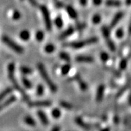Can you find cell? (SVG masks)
Returning a JSON list of instances; mask_svg holds the SVG:
<instances>
[{
	"label": "cell",
	"mask_w": 131,
	"mask_h": 131,
	"mask_svg": "<svg viewBox=\"0 0 131 131\" xmlns=\"http://www.w3.org/2000/svg\"><path fill=\"white\" fill-rule=\"evenodd\" d=\"M37 115H38L40 121H41L42 124L43 125H47L49 124V120L47 117L46 115L43 113L42 111H37Z\"/></svg>",
	"instance_id": "8fae6325"
},
{
	"label": "cell",
	"mask_w": 131,
	"mask_h": 131,
	"mask_svg": "<svg viewBox=\"0 0 131 131\" xmlns=\"http://www.w3.org/2000/svg\"><path fill=\"white\" fill-rule=\"evenodd\" d=\"M23 121L25 122L26 125H29L30 126H35L36 125V122L35 121V120L30 116H25L24 119H23Z\"/></svg>",
	"instance_id": "2e32d148"
},
{
	"label": "cell",
	"mask_w": 131,
	"mask_h": 131,
	"mask_svg": "<svg viewBox=\"0 0 131 131\" xmlns=\"http://www.w3.org/2000/svg\"><path fill=\"white\" fill-rule=\"evenodd\" d=\"M102 33H103V36L105 37L106 43H107V45L108 46L111 51H115V50H116V47H115V45L114 44V43H113V41L111 39V37H110V32L108 27H106L105 26L102 27Z\"/></svg>",
	"instance_id": "8992f818"
},
{
	"label": "cell",
	"mask_w": 131,
	"mask_h": 131,
	"mask_svg": "<svg viewBox=\"0 0 131 131\" xmlns=\"http://www.w3.org/2000/svg\"><path fill=\"white\" fill-rule=\"evenodd\" d=\"M12 91V87H7L6 89L3 90V91L0 93V101H2L3 99L5 98L7 95H8L9 93H11V92Z\"/></svg>",
	"instance_id": "ac0fdd59"
},
{
	"label": "cell",
	"mask_w": 131,
	"mask_h": 131,
	"mask_svg": "<svg viewBox=\"0 0 131 131\" xmlns=\"http://www.w3.org/2000/svg\"><path fill=\"white\" fill-rule=\"evenodd\" d=\"M20 70H21V73L24 75H28V74H31L32 73L31 69L26 66H22Z\"/></svg>",
	"instance_id": "7402d4cb"
},
{
	"label": "cell",
	"mask_w": 131,
	"mask_h": 131,
	"mask_svg": "<svg viewBox=\"0 0 131 131\" xmlns=\"http://www.w3.org/2000/svg\"><path fill=\"white\" fill-rule=\"evenodd\" d=\"M61 115V113L58 108H55L52 111V116L55 118H59Z\"/></svg>",
	"instance_id": "4316f807"
},
{
	"label": "cell",
	"mask_w": 131,
	"mask_h": 131,
	"mask_svg": "<svg viewBox=\"0 0 131 131\" xmlns=\"http://www.w3.org/2000/svg\"><path fill=\"white\" fill-rule=\"evenodd\" d=\"M126 65H127V61L126 59H123L120 63V69L121 70L125 69Z\"/></svg>",
	"instance_id": "d6a6232c"
},
{
	"label": "cell",
	"mask_w": 131,
	"mask_h": 131,
	"mask_svg": "<svg viewBox=\"0 0 131 131\" xmlns=\"http://www.w3.org/2000/svg\"><path fill=\"white\" fill-rule=\"evenodd\" d=\"M93 2L95 5H99L102 3V0H93Z\"/></svg>",
	"instance_id": "74e56055"
},
{
	"label": "cell",
	"mask_w": 131,
	"mask_h": 131,
	"mask_svg": "<svg viewBox=\"0 0 131 131\" xmlns=\"http://www.w3.org/2000/svg\"><path fill=\"white\" fill-rule=\"evenodd\" d=\"M123 15H124V13L123 12H118V13H116V15L115 16V17L113 18V19L112 20L111 23V27L113 28L115 25H116V24L118 23L120 20L123 18Z\"/></svg>",
	"instance_id": "9c48e42d"
},
{
	"label": "cell",
	"mask_w": 131,
	"mask_h": 131,
	"mask_svg": "<svg viewBox=\"0 0 131 131\" xmlns=\"http://www.w3.org/2000/svg\"><path fill=\"white\" fill-rule=\"evenodd\" d=\"M31 107H40V106H49L51 105V103L49 101H40L35 102H30L29 103Z\"/></svg>",
	"instance_id": "52a82bcc"
},
{
	"label": "cell",
	"mask_w": 131,
	"mask_h": 131,
	"mask_svg": "<svg viewBox=\"0 0 131 131\" xmlns=\"http://www.w3.org/2000/svg\"><path fill=\"white\" fill-rule=\"evenodd\" d=\"M44 38V33L41 31H38L36 33V39L38 41H41Z\"/></svg>",
	"instance_id": "f1b7e54d"
},
{
	"label": "cell",
	"mask_w": 131,
	"mask_h": 131,
	"mask_svg": "<svg viewBox=\"0 0 131 131\" xmlns=\"http://www.w3.org/2000/svg\"><path fill=\"white\" fill-rule=\"evenodd\" d=\"M55 23L56 26L58 27L59 29L61 28L62 27H63V19L61 17H57L55 19Z\"/></svg>",
	"instance_id": "484cf974"
},
{
	"label": "cell",
	"mask_w": 131,
	"mask_h": 131,
	"mask_svg": "<svg viewBox=\"0 0 131 131\" xmlns=\"http://www.w3.org/2000/svg\"><path fill=\"white\" fill-rule=\"evenodd\" d=\"M116 35L118 39L122 38V37L123 36V30L122 29H118L116 31Z\"/></svg>",
	"instance_id": "836d02e7"
},
{
	"label": "cell",
	"mask_w": 131,
	"mask_h": 131,
	"mask_svg": "<svg viewBox=\"0 0 131 131\" xmlns=\"http://www.w3.org/2000/svg\"><path fill=\"white\" fill-rule=\"evenodd\" d=\"M2 41L3 42L4 44L8 46L15 53H18V54H21L23 52V48L21 45L17 44L15 41H13L12 39L9 37L7 35H3L2 37Z\"/></svg>",
	"instance_id": "3957f363"
},
{
	"label": "cell",
	"mask_w": 131,
	"mask_h": 131,
	"mask_svg": "<svg viewBox=\"0 0 131 131\" xmlns=\"http://www.w3.org/2000/svg\"><path fill=\"white\" fill-rule=\"evenodd\" d=\"M55 46L53 44H48L45 47V51L47 53H51L55 51Z\"/></svg>",
	"instance_id": "603a6c76"
},
{
	"label": "cell",
	"mask_w": 131,
	"mask_h": 131,
	"mask_svg": "<svg viewBox=\"0 0 131 131\" xmlns=\"http://www.w3.org/2000/svg\"><path fill=\"white\" fill-rule=\"evenodd\" d=\"M29 2L33 7H36L37 5V3L36 0H29Z\"/></svg>",
	"instance_id": "8d00e7d4"
},
{
	"label": "cell",
	"mask_w": 131,
	"mask_h": 131,
	"mask_svg": "<svg viewBox=\"0 0 131 131\" xmlns=\"http://www.w3.org/2000/svg\"><path fill=\"white\" fill-rule=\"evenodd\" d=\"M59 57H60V58L61 59L64 60V61H65L67 62L70 61L69 55L67 53H65V52H61V53H60Z\"/></svg>",
	"instance_id": "d4e9b609"
},
{
	"label": "cell",
	"mask_w": 131,
	"mask_h": 131,
	"mask_svg": "<svg viewBox=\"0 0 131 131\" xmlns=\"http://www.w3.org/2000/svg\"><path fill=\"white\" fill-rule=\"evenodd\" d=\"M70 69H71V66L69 65H65L62 67L61 69V73L63 75H67V73L69 72Z\"/></svg>",
	"instance_id": "83f0119b"
},
{
	"label": "cell",
	"mask_w": 131,
	"mask_h": 131,
	"mask_svg": "<svg viewBox=\"0 0 131 131\" xmlns=\"http://www.w3.org/2000/svg\"><path fill=\"white\" fill-rule=\"evenodd\" d=\"M128 30H129V33L130 34H131V20H130V22L129 28H128Z\"/></svg>",
	"instance_id": "ee69618b"
},
{
	"label": "cell",
	"mask_w": 131,
	"mask_h": 131,
	"mask_svg": "<svg viewBox=\"0 0 131 131\" xmlns=\"http://www.w3.org/2000/svg\"><path fill=\"white\" fill-rule=\"evenodd\" d=\"M66 10L71 18L72 19L77 18V13L76 11L74 9L73 7H72L70 6V5H68V6H67Z\"/></svg>",
	"instance_id": "5bb4252c"
},
{
	"label": "cell",
	"mask_w": 131,
	"mask_h": 131,
	"mask_svg": "<svg viewBox=\"0 0 131 131\" xmlns=\"http://www.w3.org/2000/svg\"><path fill=\"white\" fill-rule=\"evenodd\" d=\"M21 17V13L19 11H17V10H15L13 12V14H12V19L13 20H15V21H17V20L20 19Z\"/></svg>",
	"instance_id": "cb8c5ba5"
},
{
	"label": "cell",
	"mask_w": 131,
	"mask_h": 131,
	"mask_svg": "<svg viewBox=\"0 0 131 131\" xmlns=\"http://www.w3.org/2000/svg\"><path fill=\"white\" fill-rule=\"evenodd\" d=\"M106 4L109 7H119L121 5V3L118 0H107Z\"/></svg>",
	"instance_id": "d6986e66"
},
{
	"label": "cell",
	"mask_w": 131,
	"mask_h": 131,
	"mask_svg": "<svg viewBox=\"0 0 131 131\" xmlns=\"http://www.w3.org/2000/svg\"><path fill=\"white\" fill-rule=\"evenodd\" d=\"M110 130L111 129H110L109 127H106V128H103L101 131H110Z\"/></svg>",
	"instance_id": "b9f144b4"
},
{
	"label": "cell",
	"mask_w": 131,
	"mask_h": 131,
	"mask_svg": "<svg viewBox=\"0 0 131 131\" xmlns=\"http://www.w3.org/2000/svg\"><path fill=\"white\" fill-rule=\"evenodd\" d=\"M93 23L95 24H98L101 21V16L99 15H95L93 17Z\"/></svg>",
	"instance_id": "1f68e13d"
},
{
	"label": "cell",
	"mask_w": 131,
	"mask_h": 131,
	"mask_svg": "<svg viewBox=\"0 0 131 131\" xmlns=\"http://www.w3.org/2000/svg\"><path fill=\"white\" fill-rule=\"evenodd\" d=\"M51 131H60V127L59 126H55L53 127V129L51 130Z\"/></svg>",
	"instance_id": "60d3db41"
},
{
	"label": "cell",
	"mask_w": 131,
	"mask_h": 131,
	"mask_svg": "<svg viewBox=\"0 0 131 131\" xmlns=\"http://www.w3.org/2000/svg\"><path fill=\"white\" fill-rule=\"evenodd\" d=\"M77 27L79 30H82L85 27V24L84 23H79L78 25H77Z\"/></svg>",
	"instance_id": "e575fe53"
},
{
	"label": "cell",
	"mask_w": 131,
	"mask_h": 131,
	"mask_svg": "<svg viewBox=\"0 0 131 131\" xmlns=\"http://www.w3.org/2000/svg\"><path fill=\"white\" fill-rule=\"evenodd\" d=\"M5 106H7V105L5 102H3L2 104H0V111L3 109V108H5Z\"/></svg>",
	"instance_id": "f35d334b"
},
{
	"label": "cell",
	"mask_w": 131,
	"mask_h": 131,
	"mask_svg": "<svg viewBox=\"0 0 131 131\" xmlns=\"http://www.w3.org/2000/svg\"><path fill=\"white\" fill-rule=\"evenodd\" d=\"M7 73H8L9 79V80L11 81L12 83L13 84V87L21 94L23 100H24L26 103H29V98L28 96L27 95L26 93L23 91V90L22 89L21 87L19 86V85L17 83V82L16 81V79H15V64L13 63H11L9 64L8 67H7Z\"/></svg>",
	"instance_id": "6da1fadb"
},
{
	"label": "cell",
	"mask_w": 131,
	"mask_h": 131,
	"mask_svg": "<svg viewBox=\"0 0 131 131\" xmlns=\"http://www.w3.org/2000/svg\"><path fill=\"white\" fill-rule=\"evenodd\" d=\"M75 80L79 83L80 88L83 91H86L87 89V85H86V83L85 81H83V80H82V79L80 77V76H77L75 77Z\"/></svg>",
	"instance_id": "9a60e30c"
},
{
	"label": "cell",
	"mask_w": 131,
	"mask_h": 131,
	"mask_svg": "<svg viewBox=\"0 0 131 131\" xmlns=\"http://www.w3.org/2000/svg\"><path fill=\"white\" fill-rule=\"evenodd\" d=\"M75 122H76V123L79 125V126H81V128H84V129L89 130L90 128L89 126V125H87L81 118V117H79V116L76 117V118H75Z\"/></svg>",
	"instance_id": "4fadbf2b"
},
{
	"label": "cell",
	"mask_w": 131,
	"mask_h": 131,
	"mask_svg": "<svg viewBox=\"0 0 131 131\" xmlns=\"http://www.w3.org/2000/svg\"><path fill=\"white\" fill-rule=\"evenodd\" d=\"M86 2H87V0H80V3L83 6H85L86 5Z\"/></svg>",
	"instance_id": "ab89813d"
},
{
	"label": "cell",
	"mask_w": 131,
	"mask_h": 131,
	"mask_svg": "<svg viewBox=\"0 0 131 131\" xmlns=\"http://www.w3.org/2000/svg\"><path fill=\"white\" fill-rule=\"evenodd\" d=\"M105 85H101L97 89V92H96V101L99 103L102 101L103 98V95H104V93H105Z\"/></svg>",
	"instance_id": "ba28073f"
},
{
	"label": "cell",
	"mask_w": 131,
	"mask_h": 131,
	"mask_svg": "<svg viewBox=\"0 0 131 131\" xmlns=\"http://www.w3.org/2000/svg\"><path fill=\"white\" fill-rule=\"evenodd\" d=\"M60 105H61L63 108H65V109L67 110H71L73 109V105H72L71 104H70V103L65 101L61 102V103H60Z\"/></svg>",
	"instance_id": "44dd1931"
},
{
	"label": "cell",
	"mask_w": 131,
	"mask_h": 131,
	"mask_svg": "<svg viewBox=\"0 0 131 131\" xmlns=\"http://www.w3.org/2000/svg\"><path fill=\"white\" fill-rule=\"evenodd\" d=\"M128 102H129V104L131 105V94L130 95L129 98H128Z\"/></svg>",
	"instance_id": "f6af8a7d"
},
{
	"label": "cell",
	"mask_w": 131,
	"mask_h": 131,
	"mask_svg": "<svg viewBox=\"0 0 131 131\" xmlns=\"http://www.w3.org/2000/svg\"><path fill=\"white\" fill-rule=\"evenodd\" d=\"M126 89H127V86H125L124 88L122 89L121 90V91H120L119 93H118V94H117V97H118V96H121V95L122 94H123V93H124V92H125V91Z\"/></svg>",
	"instance_id": "d590c367"
},
{
	"label": "cell",
	"mask_w": 131,
	"mask_h": 131,
	"mask_svg": "<svg viewBox=\"0 0 131 131\" xmlns=\"http://www.w3.org/2000/svg\"><path fill=\"white\" fill-rule=\"evenodd\" d=\"M38 69L39 73H41L42 77L44 79L45 83H47V85H48L49 88L51 90L52 92L53 93H55L57 91V86L55 85V83L52 81V80L50 79V77H49V75L47 74L46 71V69H45L44 66H43V64L41 63H39L38 64Z\"/></svg>",
	"instance_id": "7a4b0ae2"
},
{
	"label": "cell",
	"mask_w": 131,
	"mask_h": 131,
	"mask_svg": "<svg viewBox=\"0 0 131 131\" xmlns=\"http://www.w3.org/2000/svg\"><path fill=\"white\" fill-rule=\"evenodd\" d=\"M21 1H23V0H21Z\"/></svg>",
	"instance_id": "bcb514c9"
},
{
	"label": "cell",
	"mask_w": 131,
	"mask_h": 131,
	"mask_svg": "<svg viewBox=\"0 0 131 131\" xmlns=\"http://www.w3.org/2000/svg\"><path fill=\"white\" fill-rule=\"evenodd\" d=\"M40 9H41V11L42 15H43V19H44L45 26H46V29L48 31H51V30L52 25L49 10L47 9V8L45 5H41V6L40 7Z\"/></svg>",
	"instance_id": "5b68a950"
},
{
	"label": "cell",
	"mask_w": 131,
	"mask_h": 131,
	"mask_svg": "<svg viewBox=\"0 0 131 131\" xmlns=\"http://www.w3.org/2000/svg\"><path fill=\"white\" fill-rule=\"evenodd\" d=\"M44 93V88L42 85H39L37 86V94L39 95V96H41Z\"/></svg>",
	"instance_id": "4dcf8cb0"
},
{
	"label": "cell",
	"mask_w": 131,
	"mask_h": 131,
	"mask_svg": "<svg viewBox=\"0 0 131 131\" xmlns=\"http://www.w3.org/2000/svg\"><path fill=\"white\" fill-rule=\"evenodd\" d=\"M22 83H23V85L27 89L32 88V83H31L29 80L28 79H27L26 77H23L22 78Z\"/></svg>",
	"instance_id": "ffe728a7"
},
{
	"label": "cell",
	"mask_w": 131,
	"mask_h": 131,
	"mask_svg": "<svg viewBox=\"0 0 131 131\" xmlns=\"http://www.w3.org/2000/svg\"><path fill=\"white\" fill-rule=\"evenodd\" d=\"M19 37L23 41H28L30 38V33L27 30H23L20 33Z\"/></svg>",
	"instance_id": "e0dca14e"
},
{
	"label": "cell",
	"mask_w": 131,
	"mask_h": 131,
	"mask_svg": "<svg viewBox=\"0 0 131 131\" xmlns=\"http://www.w3.org/2000/svg\"><path fill=\"white\" fill-rule=\"evenodd\" d=\"M126 3L127 5H129L131 4V0H126Z\"/></svg>",
	"instance_id": "7bdbcfd3"
},
{
	"label": "cell",
	"mask_w": 131,
	"mask_h": 131,
	"mask_svg": "<svg viewBox=\"0 0 131 131\" xmlns=\"http://www.w3.org/2000/svg\"><path fill=\"white\" fill-rule=\"evenodd\" d=\"M101 59L103 62H106L109 59V55L105 52H102L101 54Z\"/></svg>",
	"instance_id": "f546056e"
},
{
	"label": "cell",
	"mask_w": 131,
	"mask_h": 131,
	"mask_svg": "<svg viewBox=\"0 0 131 131\" xmlns=\"http://www.w3.org/2000/svg\"><path fill=\"white\" fill-rule=\"evenodd\" d=\"M76 61L79 63H92L94 59L90 56H78L76 57Z\"/></svg>",
	"instance_id": "30bf717a"
},
{
	"label": "cell",
	"mask_w": 131,
	"mask_h": 131,
	"mask_svg": "<svg viewBox=\"0 0 131 131\" xmlns=\"http://www.w3.org/2000/svg\"><path fill=\"white\" fill-rule=\"evenodd\" d=\"M97 41H98V39L96 38V37H91L89 39L85 40V41L69 43H67V44H65V45L66 46L71 47H73L74 49H80L83 47L86 46V45H92V44L96 43Z\"/></svg>",
	"instance_id": "277c9868"
},
{
	"label": "cell",
	"mask_w": 131,
	"mask_h": 131,
	"mask_svg": "<svg viewBox=\"0 0 131 131\" xmlns=\"http://www.w3.org/2000/svg\"><path fill=\"white\" fill-rule=\"evenodd\" d=\"M73 32H74V28L73 27H69L67 29H66L65 31H63V33L60 35L59 39H65L66 37H69V35H71V34H73Z\"/></svg>",
	"instance_id": "7c38bea8"
}]
</instances>
